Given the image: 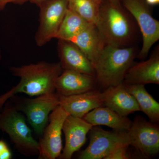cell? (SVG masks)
Returning <instances> with one entry per match:
<instances>
[{"mask_svg":"<svg viewBox=\"0 0 159 159\" xmlns=\"http://www.w3.org/2000/svg\"><path fill=\"white\" fill-rule=\"evenodd\" d=\"M11 74L19 77L17 85L0 97V108L8 99L16 94H25L31 97L55 93V82L62 72L59 62L40 61L10 68Z\"/></svg>","mask_w":159,"mask_h":159,"instance_id":"cell-1","label":"cell"},{"mask_svg":"<svg viewBox=\"0 0 159 159\" xmlns=\"http://www.w3.org/2000/svg\"><path fill=\"white\" fill-rule=\"evenodd\" d=\"M133 19L122 5L115 6L104 0L99 6L96 26L105 44L129 47L133 46L137 33Z\"/></svg>","mask_w":159,"mask_h":159,"instance_id":"cell-2","label":"cell"},{"mask_svg":"<svg viewBox=\"0 0 159 159\" xmlns=\"http://www.w3.org/2000/svg\"><path fill=\"white\" fill-rule=\"evenodd\" d=\"M137 49L105 44L94 64L97 87L102 89L123 83L129 69L133 64Z\"/></svg>","mask_w":159,"mask_h":159,"instance_id":"cell-3","label":"cell"},{"mask_svg":"<svg viewBox=\"0 0 159 159\" xmlns=\"http://www.w3.org/2000/svg\"><path fill=\"white\" fill-rule=\"evenodd\" d=\"M0 130L9 135L21 154L26 157L38 155L39 142L32 135L25 117L14 104L6 103L0 113Z\"/></svg>","mask_w":159,"mask_h":159,"instance_id":"cell-4","label":"cell"},{"mask_svg":"<svg viewBox=\"0 0 159 159\" xmlns=\"http://www.w3.org/2000/svg\"><path fill=\"white\" fill-rule=\"evenodd\" d=\"M11 97L14 98L15 106L25 114L35 133L41 136L48 122L50 114L59 105L57 94H44L33 99Z\"/></svg>","mask_w":159,"mask_h":159,"instance_id":"cell-5","label":"cell"},{"mask_svg":"<svg viewBox=\"0 0 159 159\" xmlns=\"http://www.w3.org/2000/svg\"><path fill=\"white\" fill-rule=\"evenodd\" d=\"M124 8L139 26L143 43L139 53L140 59H145L152 46L159 39V22L152 16L149 6L144 0H122Z\"/></svg>","mask_w":159,"mask_h":159,"instance_id":"cell-6","label":"cell"},{"mask_svg":"<svg viewBox=\"0 0 159 159\" xmlns=\"http://www.w3.org/2000/svg\"><path fill=\"white\" fill-rule=\"evenodd\" d=\"M39 7V25L34 40L36 45L42 47L56 38L68 9V0H48Z\"/></svg>","mask_w":159,"mask_h":159,"instance_id":"cell-7","label":"cell"},{"mask_svg":"<svg viewBox=\"0 0 159 159\" xmlns=\"http://www.w3.org/2000/svg\"><path fill=\"white\" fill-rule=\"evenodd\" d=\"M129 145L143 157L151 158L159 152V126L157 123L137 116L127 131Z\"/></svg>","mask_w":159,"mask_h":159,"instance_id":"cell-8","label":"cell"},{"mask_svg":"<svg viewBox=\"0 0 159 159\" xmlns=\"http://www.w3.org/2000/svg\"><path fill=\"white\" fill-rule=\"evenodd\" d=\"M89 143L80 153V159H104L121 145H129L127 131H111L93 126L89 131Z\"/></svg>","mask_w":159,"mask_h":159,"instance_id":"cell-9","label":"cell"},{"mask_svg":"<svg viewBox=\"0 0 159 159\" xmlns=\"http://www.w3.org/2000/svg\"><path fill=\"white\" fill-rule=\"evenodd\" d=\"M68 115L60 105L52 111L49 116L48 124L46 125L38 142V159H55L59 157L63 149V125Z\"/></svg>","mask_w":159,"mask_h":159,"instance_id":"cell-10","label":"cell"},{"mask_svg":"<svg viewBox=\"0 0 159 159\" xmlns=\"http://www.w3.org/2000/svg\"><path fill=\"white\" fill-rule=\"evenodd\" d=\"M93 127V125L83 118L68 115L62 127L65 137V145L58 158L70 159L74 154L84 145L87 135Z\"/></svg>","mask_w":159,"mask_h":159,"instance_id":"cell-11","label":"cell"},{"mask_svg":"<svg viewBox=\"0 0 159 159\" xmlns=\"http://www.w3.org/2000/svg\"><path fill=\"white\" fill-rule=\"evenodd\" d=\"M57 40V53L63 70L76 71L95 77L92 63L75 44L70 41Z\"/></svg>","mask_w":159,"mask_h":159,"instance_id":"cell-12","label":"cell"},{"mask_svg":"<svg viewBox=\"0 0 159 159\" xmlns=\"http://www.w3.org/2000/svg\"><path fill=\"white\" fill-rule=\"evenodd\" d=\"M97 88L94 76L69 70H63L55 82L56 93L62 96L83 93Z\"/></svg>","mask_w":159,"mask_h":159,"instance_id":"cell-13","label":"cell"},{"mask_svg":"<svg viewBox=\"0 0 159 159\" xmlns=\"http://www.w3.org/2000/svg\"><path fill=\"white\" fill-rule=\"evenodd\" d=\"M58 96L59 105L72 116L82 118L94 109L104 106L102 92L97 89L72 96Z\"/></svg>","mask_w":159,"mask_h":159,"instance_id":"cell-14","label":"cell"},{"mask_svg":"<svg viewBox=\"0 0 159 159\" xmlns=\"http://www.w3.org/2000/svg\"><path fill=\"white\" fill-rule=\"evenodd\" d=\"M102 96L104 106L123 116L141 111L136 100L123 83L105 89L102 92Z\"/></svg>","mask_w":159,"mask_h":159,"instance_id":"cell-15","label":"cell"},{"mask_svg":"<svg viewBox=\"0 0 159 159\" xmlns=\"http://www.w3.org/2000/svg\"><path fill=\"white\" fill-rule=\"evenodd\" d=\"M123 83L125 85L159 84V48L147 60L133 64L125 74Z\"/></svg>","mask_w":159,"mask_h":159,"instance_id":"cell-16","label":"cell"},{"mask_svg":"<svg viewBox=\"0 0 159 159\" xmlns=\"http://www.w3.org/2000/svg\"><path fill=\"white\" fill-rule=\"evenodd\" d=\"M82 118L93 126L105 125L119 132L127 131L132 123L127 117L121 116L104 106L94 109Z\"/></svg>","mask_w":159,"mask_h":159,"instance_id":"cell-17","label":"cell"},{"mask_svg":"<svg viewBox=\"0 0 159 159\" xmlns=\"http://www.w3.org/2000/svg\"><path fill=\"white\" fill-rule=\"evenodd\" d=\"M69 41L75 44L82 51L93 66L99 52L105 45L97 27L92 24H90Z\"/></svg>","mask_w":159,"mask_h":159,"instance_id":"cell-18","label":"cell"},{"mask_svg":"<svg viewBox=\"0 0 159 159\" xmlns=\"http://www.w3.org/2000/svg\"><path fill=\"white\" fill-rule=\"evenodd\" d=\"M126 88L136 100L141 111L149 118L150 122H159V103L147 92L142 84L125 85Z\"/></svg>","mask_w":159,"mask_h":159,"instance_id":"cell-19","label":"cell"},{"mask_svg":"<svg viewBox=\"0 0 159 159\" xmlns=\"http://www.w3.org/2000/svg\"><path fill=\"white\" fill-rule=\"evenodd\" d=\"M90 24L77 13L68 9L57 32L56 39L70 40Z\"/></svg>","mask_w":159,"mask_h":159,"instance_id":"cell-20","label":"cell"},{"mask_svg":"<svg viewBox=\"0 0 159 159\" xmlns=\"http://www.w3.org/2000/svg\"><path fill=\"white\" fill-rule=\"evenodd\" d=\"M99 6L94 0H68V9L95 25L98 21Z\"/></svg>","mask_w":159,"mask_h":159,"instance_id":"cell-21","label":"cell"},{"mask_svg":"<svg viewBox=\"0 0 159 159\" xmlns=\"http://www.w3.org/2000/svg\"><path fill=\"white\" fill-rule=\"evenodd\" d=\"M129 145L125 144L111 152L104 159H129L132 158L128 150Z\"/></svg>","mask_w":159,"mask_h":159,"instance_id":"cell-22","label":"cell"},{"mask_svg":"<svg viewBox=\"0 0 159 159\" xmlns=\"http://www.w3.org/2000/svg\"><path fill=\"white\" fill-rule=\"evenodd\" d=\"M12 154L7 143L0 140V159H11Z\"/></svg>","mask_w":159,"mask_h":159,"instance_id":"cell-23","label":"cell"},{"mask_svg":"<svg viewBox=\"0 0 159 159\" xmlns=\"http://www.w3.org/2000/svg\"><path fill=\"white\" fill-rule=\"evenodd\" d=\"M29 0H0V11H3L6 5L9 3H13L15 5H22Z\"/></svg>","mask_w":159,"mask_h":159,"instance_id":"cell-24","label":"cell"},{"mask_svg":"<svg viewBox=\"0 0 159 159\" xmlns=\"http://www.w3.org/2000/svg\"><path fill=\"white\" fill-rule=\"evenodd\" d=\"M144 1L149 6H155L159 4V0H144Z\"/></svg>","mask_w":159,"mask_h":159,"instance_id":"cell-25","label":"cell"},{"mask_svg":"<svg viewBox=\"0 0 159 159\" xmlns=\"http://www.w3.org/2000/svg\"><path fill=\"white\" fill-rule=\"evenodd\" d=\"M111 4L115 6H121L122 0H107Z\"/></svg>","mask_w":159,"mask_h":159,"instance_id":"cell-26","label":"cell"},{"mask_svg":"<svg viewBox=\"0 0 159 159\" xmlns=\"http://www.w3.org/2000/svg\"><path fill=\"white\" fill-rule=\"evenodd\" d=\"M47 1H48V0H29V2L35 4L39 7L42 3Z\"/></svg>","mask_w":159,"mask_h":159,"instance_id":"cell-27","label":"cell"},{"mask_svg":"<svg viewBox=\"0 0 159 159\" xmlns=\"http://www.w3.org/2000/svg\"><path fill=\"white\" fill-rule=\"evenodd\" d=\"M94 1H95V2H96L97 4H99V6H100V5L103 2L104 0H94Z\"/></svg>","mask_w":159,"mask_h":159,"instance_id":"cell-28","label":"cell"},{"mask_svg":"<svg viewBox=\"0 0 159 159\" xmlns=\"http://www.w3.org/2000/svg\"><path fill=\"white\" fill-rule=\"evenodd\" d=\"M2 58V51H1V48H0V62H1V60Z\"/></svg>","mask_w":159,"mask_h":159,"instance_id":"cell-29","label":"cell"}]
</instances>
